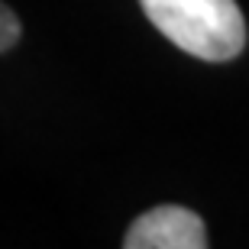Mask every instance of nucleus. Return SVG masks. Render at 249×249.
Here are the masks:
<instances>
[{"instance_id":"obj_3","label":"nucleus","mask_w":249,"mask_h":249,"mask_svg":"<svg viewBox=\"0 0 249 249\" xmlns=\"http://www.w3.org/2000/svg\"><path fill=\"white\" fill-rule=\"evenodd\" d=\"M19 19L13 17V10L7 7V3H0V52H7V49H13L19 42Z\"/></svg>"},{"instance_id":"obj_1","label":"nucleus","mask_w":249,"mask_h":249,"mask_svg":"<svg viewBox=\"0 0 249 249\" xmlns=\"http://www.w3.org/2000/svg\"><path fill=\"white\" fill-rule=\"evenodd\" d=\"M152 26L181 52L204 62H230L246 46V19L236 0H139Z\"/></svg>"},{"instance_id":"obj_2","label":"nucleus","mask_w":249,"mask_h":249,"mask_svg":"<svg viewBox=\"0 0 249 249\" xmlns=\"http://www.w3.org/2000/svg\"><path fill=\"white\" fill-rule=\"evenodd\" d=\"M126 249H207L204 220L188 207L162 204L133 220L123 236Z\"/></svg>"}]
</instances>
